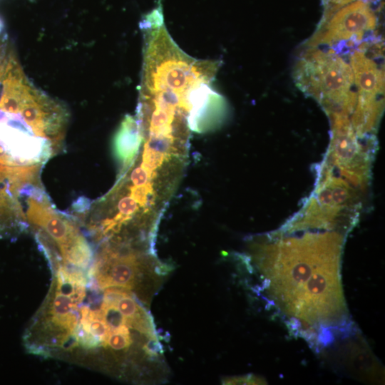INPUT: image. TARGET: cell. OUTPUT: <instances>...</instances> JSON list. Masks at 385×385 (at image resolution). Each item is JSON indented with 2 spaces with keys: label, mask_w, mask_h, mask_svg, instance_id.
I'll list each match as a JSON object with an SVG mask.
<instances>
[{
  "label": "cell",
  "mask_w": 385,
  "mask_h": 385,
  "mask_svg": "<svg viewBox=\"0 0 385 385\" xmlns=\"http://www.w3.org/2000/svg\"><path fill=\"white\" fill-rule=\"evenodd\" d=\"M342 245L341 235L327 232L254 248L263 283L275 304L308 329L335 325L346 317L340 278Z\"/></svg>",
  "instance_id": "1"
},
{
  "label": "cell",
  "mask_w": 385,
  "mask_h": 385,
  "mask_svg": "<svg viewBox=\"0 0 385 385\" xmlns=\"http://www.w3.org/2000/svg\"><path fill=\"white\" fill-rule=\"evenodd\" d=\"M2 27H3L2 22H1V21L0 20V31H1Z\"/></svg>",
  "instance_id": "14"
},
{
  "label": "cell",
  "mask_w": 385,
  "mask_h": 385,
  "mask_svg": "<svg viewBox=\"0 0 385 385\" xmlns=\"http://www.w3.org/2000/svg\"><path fill=\"white\" fill-rule=\"evenodd\" d=\"M224 384H266V381L254 375L227 378L222 381Z\"/></svg>",
  "instance_id": "12"
},
{
  "label": "cell",
  "mask_w": 385,
  "mask_h": 385,
  "mask_svg": "<svg viewBox=\"0 0 385 385\" xmlns=\"http://www.w3.org/2000/svg\"><path fill=\"white\" fill-rule=\"evenodd\" d=\"M349 53L357 96L351 125L356 135L364 138L376 129L384 107L382 42L372 36Z\"/></svg>",
  "instance_id": "3"
},
{
  "label": "cell",
  "mask_w": 385,
  "mask_h": 385,
  "mask_svg": "<svg viewBox=\"0 0 385 385\" xmlns=\"http://www.w3.org/2000/svg\"><path fill=\"white\" fill-rule=\"evenodd\" d=\"M31 1H34V0H31Z\"/></svg>",
  "instance_id": "15"
},
{
  "label": "cell",
  "mask_w": 385,
  "mask_h": 385,
  "mask_svg": "<svg viewBox=\"0 0 385 385\" xmlns=\"http://www.w3.org/2000/svg\"><path fill=\"white\" fill-rule=\"evenodd\" d=\"M78 343L86 349L96 348L101 345V342L93 335L86 331L80 322L72 332Z\"/></svg>",
  "instance_id": "10"
},
{
  "label": "cell",
  "mask_w": 385,
  "mask_h": 385,
  "mask_svg": "<svg viewBox=\"0 0 385 385\" xmlns=\"http://www.w3.org/2000/svg\"><path fill=\"white\" fill-rule=\"evenodd\" d=\"M19 191L26 195L25 220L48 235L65 262L89 246L73 222L53 208L41 183H27Z\"/></svg>",
  "instance_id": "5"
},
{
  "label": "cell",
  "mask_w": 385,
  "mask_h": 385,
  "mask_svg": "<svg viewBox=\"0 0 385 385\" xmlns=\"http://www.w3.org/2000/svg\"><path fill=\"white\" fill-rule=\"evenodd\" d=\"M142 135L136 118L127 115L120 123L113 139V151L119 164V174L125 172L136 158Z\"/></svg>",
  "instance_id": "6"
},
{
  "label": "cell",
  "mask_w": 385,
  "mask_h": 385,
  "mask_svg": "<svg viewBox=\"0 0 385 385\" xmlns=\"http://www.w3.org/2000/svg\"><path fill=\"white\" fill-rule=\"evenodd\" d=\"M293 78L330 118H349L353 113L357 96L351 66L331 48L304 46L294 66Z\"/></svg>",
  "instance_id": "2"
},
{
  "label": "cell",
  "mask_w": 385,
  "mask_h": 385,
  "mask_svg": "<svg viewBox=\"0 0 385 385\" xmlns=\"http://www.w3.org/2000/svg\"><path fill=\"white\" fill-rule=\"evenodd\" d=\"M86 278L79 268L59 265L57 268L56 292L73 298L78 304L86 295Z\"/></svg>",
  "instance_id": "8"
},
{
  "label": "cell",
  "mask_w": 385,
  "mask_h": 385,
  "mask_svg": "<svg viewBox=\"0 0 385 385\" xmlns=\"http://www.w3.org/2000/svg\"><path fill=\"white\" fill-rule=\"evenodd\" d=\"M24 221L20 202L9 189L6 174L0 173V232Z\"/></svg>",
  "instance_id": "7"
},
{
  "label": "cell",
  "mask_w": 385,
  "mask_h": 385,
  "mask_svg": "<svg viewBox=\"0 0 385 385\" xmlns=\"http://www.w3.org/2000/svg\"><path fill=\"white\" fill-rule=\"evenodd\" d=\"M140 129H143V128H140ZM144 130H148V129H144ZM152 131H155V130H152ZM155 132H159V131H155ZM160 133H163V132H160ZM169 134H173V133H169ZM173 135H176V134H173ZM176 135L181 136V135ZM182 137H184V136H182ZM185 138H187V137H185Z\"/></svg>",
  "instance_id": "13"
},
{
  "label": "cell",
  "mask_w": 385,
  "mask_h": 385,
  "mask_svg": "<svg viewBox=\"0 0 385 385\" xmlns=\"http://www.w3.org/2000/svg\"><path fill=\"white\" fill-rule=\"evenodd\" d=\"M131 342L128 326L125 325L109 332L106 346H109L114 350H123L128 349Z\"/></svg>",
  "instance_id": "9"
},
{
  "label": "cell",
  "mask_w": 385,
  "mask_h": 385,
  "mask_svg": "<svg viewBox=\"0 0 385 385\" xmlns=\"http://www.w3.org/2000/svg\"><path fill=\"white\" fill-rule=\"evenodd\" d=\"M368 0H356L337 10L319 23L304 46H326L337 53H349L359 43L373 36L377 26L375 10Z\"/></svg>",
  "instance_id": "4"
},
{
  "label": "cell",
  "mask_w": 385,
  "mask_h": 385,
  "mask_svg": "<svg viewBox=\"0 0 385 385\" xmlns=\"http://www.w3.org/2000/svg\"><path fill=\"white\" fill-rule=\"evenodd\" d=\"M355 1L356 0H322L324 11L320 23L327 21L339 9Z\"/></svg>",
  "instance_id": "11"
}]
</instances>
